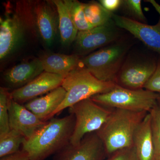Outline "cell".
<instances>
[{
    "mask_svg": "<svg viewBox=\"0 0 160 160\" xmlns=\"http://www.w3.org/2000/svg\"><path fill=\"white\" fill-rule=\"evenodd\" d=\"M75 124L72 114L52 118L31 138L25 140L22 149L28 153L30 160H45L69 145Z\"/></svg>",
    "mask_w": 160,
    "mask_h": 160,
    "instance_id": "1",
    "label": "cell"
},
{
    "mask_svg": "<svg viewBox=\"0 0 160 160\" xmlns=\"http://www.w3.org/2000/svg\"><path fill=\"white\" fill-rule=\"evenodd\" d=\"M84 9L86 18L93 28L105 25L112 19L113 13L107 11L99 2L84 3Z\"/></svg>",
    "mask_w": 160,
    "mask_h": 160,
    "instance_id": "20",
    "label": "cell"
},
{
    "mask_svg": "<svg viewBox=\"0 0 160 160\" xmlns=\"http://www.w3.org/2000/svg\"><path fill=\"white\" fill-rule=\"evenodd\" d=\"M109 109L95 102L91 98L69 107V113L75 118L70 144L76 146L86 135L99 130L111 114L112 110Z\"/></svg>",
    "mask_w": 160,
    "mask_h": 160,
    "instance_id": "7",
    "label": "cell"
},
{
    "mask_svg": "<svg viewBox=\"0 0 160 160\" xmlns=\"http://www.w3.org/2000/svg\"><path fill=\"white\" fill-rule=\"evenodd\" d=\"M149 112L155 158L160 156V106L158 104Z\"/></svg>",
    "mask_w": 160,
    "mask_h": 160,
    "instance_id": "24",
    "label": "cell"
},
{
    "mask_svg": "<svg viewBox=\"0 0 160 160\" xmlns=\"http://www.w3.org/2000/svg\"><path fill=\"white\" fill-rule=\"evenodd\" d=\"M129 44L118 40L81 58L82 65L103 82H115L125 61Z\"/></svg>",
    "mask_w": 160,
    "mask_h": 160,
    "instance_id": "5",
    "label": "cell"
},
{
    "mask_svg": "<svg viewBox=\"0 0 160 160\" xmlns=\"http://www.w3.org/2000/svg\"><path fill=\"white\" fill-rule=\"evenodd\" d=\"M140 0H122L121 7L129 16V18L140 22L146 23V18L143 13Z\"/></svg>",
    "mask_w": 160,
    "mask_h": 160,
    "instance_id": "25",
    "label": "cell"
},
{
    "mask_svg": "<svg viewBox=\"0 0 160 160\" xmlns=\"http://www.w3.org/2000/svg\"><path fill=\"white\" fill-rule=\"evenodd\" d=\"M115 153L114 155L109 160H138L133 146L118 150Z\"/></svg>",
    "mask_w": 160,
    "mask_h": 160,
    "instance_id": "27",
    "label": "cell"
},
{
    "mask_svg": "<svg viewBox=\"0 0 160 160\" xmlns=\"http://www.w3.org/2000/svg\"><path fill=\"white\" fill-rule=\"evenodd\" d=\"M66 1L69 6L72 18L78 31H86L93 28L85 15L84 3L76 0Z\"/></svg>",
    "mask_w": 160,
    "mask_h": 160,
    "instance_id": "22",
    "label": "cell"
},
{
    "mask_svg": "<svg viewBox=\"0 0 160 160\" xmlns=\"http://www.w3.org/2000/svg\"><path fill=\"white\" fill-rule=\"evenodd\" d=\"M64 78L44 71L25 86L10 92L12 100L20 104L28 102L62 86Z\"/></svg>",
    "mask_w": 160,
    "mask_h": 160,
    "instance_id": "10",
    "label": "cell"
},
{
    "mask_svg": "<svg viewBox=\"0 0 160 160\" xmlns=\"http://www.w3.org/2000/svg\"><path fill=\"white\" fill-rule=\"evenodd\" d=\"M112 19L118 28L129 32L149 49L160 55V18L156 24L152 26L113 13Z\"/></svg>",
    "mask_w": 160,
    "mask_h": 160,
    "instance_id": "12",
    "label": "cell"
},
{
    "mask_svg": "<svg viewBox=\"0 0 160 160\" xmlns=\"http://www.w3.org/2000/svg\"><path fill=\"white\" fill-rule=\"evenodd\" d=\"M44 71L65 78L75 69L82 65L81 58L77 54L50 53L39 58Z\"/></svg>",
    "mask_w": 160,
    "mask_h": 160,
    "instance_id": "18",
    "label": "cell"
},
{
    "mask_svg": "<svg viewBox=\"0 0 160 160\" xmlns=\"http://www.w3.org/2000/svg\"><path fill=\"white\" fill-rule=\"evenodd\" d=\"M157 65V60L151 58H126L118 74L116 83L128 89H142L154 73Z\"/></svg>",
    "mask_w": 160,
    "mask_h": 160,
    "instance_id": "8",
    "label": "cell"
},
{
    "mask_svg": "<svg viewBox=\"0 0 160 160\" xmlns=\"http://www.w3.org/2000/svg\"><path fill=\"white\" fill-rule=\"evenodd\" d=\"M33 2L20 1L0 18V59H6L22 44L28 32H38Z\"/></svg>",
    "mask_w": 160,
    "mask_h": 160,
    "instance_id": "2",
    "label": "cell"
},
{
    "mask_svg": "<svg viewBox=\"0 0 160 160\" xmlns=\"http://www.w3.org/2000/svg\"><path fill=\"white\" fill-rule=\"evenodd\" d=\"M99 2L107 11L112 12L121 7L122 2L121 0H100Z\"/></svg>",
    "mask_w": 160,
    "mask_h": 160,
    "instance_id": "28",
    "label": "cell"
},
{
    "mask_svg": "<svg viewBox=\"0 0 160 160\" xmlns=\"http://www.w3.org/2000/svg\"><path fill=\"white\" fill-rule=\"evenodd\" d=\"M133 146L138 160H154V145L152 135L151 116L148 112L135 132Z\"/></svg>",
    "mask_w": 160,
    "mask_h": 160,
    "instance_id": "17",
    "label": "cell"
},
{
    "mask_svg": "<svg viewBox=\"0 0 160 160\" xmlns=\"http://www.w3.org/2000/svg\"><path fill=\"white\" fill-rule=\"evenodd\" d=\"M119 28L112 19L102 26L86 31H78L74 41L78 53L87 54L118 41L120 35Z\"/></svg>",
    "mask_w": 160,
    "mask_h": 160,
    "instance_id": "9",
    "label": "cell"
},
{
    "mask_svg": "<svg viewBox=\"0 0 160 160\" xmlns=\"http://www.w3.org/2000/svg\"><path fill=\"white\" fill-rule=\"evenodd\" d=\"M12 99L9 89L0 88V136L10 130L9 122V107Z\"/></svg>",
    "mask_w": 160,
    "mask_h": 160,
    "instance_id": "23",
    "label": "cell"
},
{
    "mask_svg": "<svg viewBox=\"0 0 160 160\" xmlns=\"http://www.w3.org/2000/svg\"><path fill=\"white\" fill-rule=\"evenodd\" d=\"M158 105L160 106V94H159V96L158 98Z\"/></svg>",
    "mask_w": 160,
    "mask_h": 160,
    "instance_id": "31",
    "label": "cell"
},
{
    "mask_svg": "<svg viewBox=\"0 0 160 160\" xmlns=\"http://www.w3.org/2000/svg\"><path fill=\"white\" fill-rule=\"evenodd\" d=\"M66 95V90L60 86L45 96L29 101L24 106L40 119L47 122L63 102Z\"/></svg>",
    "mask_w": 160,
    "mask_h": 160,
    "instance_id": "16",
    "label": "cell"
},
{
    "mask_svg": "<svg viewBox=\"0 0 160 160\" xmlns=\"http://www.w3.org/2000/svg\"><path fill=\"white\" fill-rule=\"evenodd\" d=\"M145 89L160 94V57L157 60L156 69L144 87Z\"/></svg>",
    "mask_w": 160,
    "mask_h": 160,
    "instance_id": "26",
    "label": "cell"
},
{
    "mask_svg": "<svg viewBox=\"0 0 160 160\" xmlns=\"http://www.w3.org/2000/svg\"><path fill=\"white\" fill-rule=\"evenodd\" d=\"M9 112L10 129L19 132L26 139L31 138L47 122L12 99L9 103Z\"/></svg>",
    "mask_w": 160,
    "mask_h": 160,
    "instance_id": "14",
    "label": "cell"
},
{
    "mask_svg": "<svg viewBox=\"0 0 160 160\" xmlns=\"http://www.w3.org/2000/svg\"><path fill=\"white\" fill-rule=\"evenodd\" d=\"M146 2H148L150 3L152 5V6L154 7V9L156 10L157 12L159 14L160 16V5L156 1L154 0H148V1H146Z\"/></svg>",
    "mask_w": 160,
    "mask_h": 160,
    "instance_id": "30",
    "label": "cell"
},
{
    "mask_svg": "<svg viewBox=\"0 0 160 160\" xmlns=\"http://www.w3.org/2000/svg\"><path fill=\"white\" fill-rule=\"evenodd\" d=\"M26 138L15 130L10 131L0 136V158L4 157L19 151Z\"/></svg>",
    "mask_w": 160,
    "mask_h": 160,
    "instance_id": "21",
    "label": "cell"
},
{
    "mask_svg": "<svg viewBox=\"0 0 160 160\" xmlns=\"http://www.w3.org/2000/svg\"><path fill=\"white\" fill-rule=\"evenodd\" d=\"M0 160H30V159L28 153L22 149L16 153L1 158Z\"/></svg>",
    "mask_w": 160,
    "mask_h": 160,
    "instance_id": "29",
    "label": "cell"
},
{
    "mask_svg": "<svg viewBox=\"0 0 160 160\" xmlns=\"http://www.w3.org/2000/svg\"><path fill=\"white\" fill-rule=\"evenodd\" d=\"M159 94L145 89H131L117 85L108 92L92 97L91 99L108 108L149 112L158 105Z\"/></svg>",
    "mask_w": 160,
    "mask_h": 160,
    "instance_id": "6",
    "label": "cell"
},
{
    "mask_svg": "<svg viewBox=\"0 0 160 160\" xmlns=\"http://www.w3.org/2000/svg\"><path fill=\"white\" fill-rule=\"evenodd\" d=\"M33 12L38 34L47 46L54 42L58 29V16L52 1L33 2Z\"/></svg>",
    "mask_w": 160,
    "mask_h": 160,
    "instance_id": "11",
    "label": "cell"
},
{
    "mask_svg": "<svg viewBox=\"0 0 160 160\" xmlns=\"http://www.w3.org/2000/svg\"><path fill=\"white\" fill-rule=\"evenodd\" d=\"M117 85L115 82L100 81L81 65L64 78L62 86L66 90V98L50 119L66 108L95 95L108 92Z\"/></svg>",
    "mask_w": 160,
    "mask_h": 160,
    "instance_id": "4",
    "label": "cell"
},
{
    "mask_svg": "<svg viewBox=\"0 0 160 160\" xmlns=\"http://www.w3.org/2000/svg\"><path fill=\"white\" fill-rule=\"evenodd\" d=\"M154 160H160V156H158L157 157L155 158Z\"/></svg>",
    "mask_w": 160,
    "mask_h": 160,
    "instance_id": "32",
    "label": "cell"
},
{
    "mask_svg": "<svg viewBox=\"0 0 160 160\" xmlns=\"http://www.w3.org/2000/svg\"><path fill=\"white\" fill-rule=\"evenodd\" d=\"M58 16V30L61 42L68 46L74 42L78 32L66 0H52Z\"/></svg>",
    "mask_w": 160,
    "mask_h": 160,
    "instance_id": "19",
    "label": "cell"
},
{
    "mask_svg": "<svg viewBox=\"0 0 160 160\" xmlns=\"http://www.w3.org/2000/svg\"><path fill=\"white\" fill-rule=\"evenodd\" d=\"M105 150L96 132L85 136L76 146L71 144L56 153L54 160H100Z\"/></svg>",
    "mask_w": 160,
    "mask_h": 160,
    "instance_id": "13",
    "label": "cell"
},
{
    "mask_svg": "<svg viewBox=\"0 0 160 160\" xmlns=\"http://www.w3.org/2000/svg\"><path fill=\"white\" fill-rule=\"evenodd\" d=\"M148 112L115 109L102 128L96 132L108 153L133 146L135 132Z\"/></svg>",
    "mask_w": 160,
    "mask_h": 160,
    "instance_id": "3",
    "label": "cell"
},
{
    "mask_svg": "<svg viewBox=\"0 0 160 160\" xmlns=\"http://www.w3.org/2000/svg\"><path fill=\"white\" fill-rule=\"evenodd\" d=\"M44 71L40 58H35L13 66L3 75L4 81L14 89L25 86Z\"/></svg>",
    "mask_w": 160,
    "mask_h": 160,
    "instance_id": "15",
    "label": "cell"
}]
</instances>
